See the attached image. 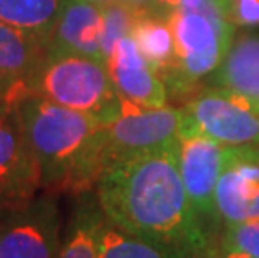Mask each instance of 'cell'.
Returning a JSON list of instances; mask_svg holds the SVG:
<instances>
[{"mask_svg":"<svg viewBox=\"0 0 259 258\" xmlns=\"http://www.w3.org/2000/svg\"><path fill=\"white\" fill-rule=\"evenodd\" d=\"M94 191L115 228L181 258L201 255L214 245L186 193L176 144L109 164Z\"/></svg>","mask_w":259,"mask_h":258,"instance_id":"1","label":"cell"},{"mask_svg":"<svg viewBox=\"0 0 259 258\" xmlns=\"http://www.w3.org/2000/svg\"><path fill=\"white\" fill-rule=\"evenodd\" d=\"M14 106L37 161L40 188L75 196L96 188L106 168L102 121L30 92Z\"/></svg>","mask_w":259,"mask_h":258,"instance_id":"2","label":"cell"},{"mask_svg":"<svg viewBox=\"0 0 259 258\" xmlns=\"http://www.w3.org/2000/svg\"><path fill=\"white\" fill-rule=\"evenodd\" d=\"M174 34L176 64L164 78L167 94L186 102L201 89V81L223 62L234 35V24L226 15L178 10L167 14Z\"/></svg>","mask_w":259,"mask_h":258,"instance_id":"3","label":"cell"},{"mask_svg":"<svg viewBox=\"0 0 259 258\" xmlns=\"http://www.w3.org/2000/svg\"><path fill=\"white\" fill-rule=\"evenodd\" d=\"M27 92L59 106L109 123L120 107V94L107 64L82 56H46L27 84Z\"/></svg>","mask_w":259,"mask_h":258,"instance_id":"4","label":"cell"},{"mask_svg":"<svg viewBox=\"0 0 259 258\" xmlns=\"http://www.w3.org/2000/svg\"><path fill=\"white\" fill-rule=\"evenodd\" d=\"M184 123L183 107H144L120 96L119 113L104 124L106 168L120 159L174 146Z\"/></svg>","mask_w":259,"mask_h":258,"instance_id":"5","label":"cell"},{"mask_svg":"<svg viewBox=\"0 0 259 258\" xmlns=\"http://www.w3.org/2000/svg\"><path fill=\"white\" fill-rule=\"evenodd\" d=\"M183 109V129H194L226 148L259 150V111L244 97L221 87L202 86Z\"/></svg>","mask_w":259,"mask_h":258,"instance_id":"6","label":"cell"},{"mask_svg":"<svg viewBox=\"0 0 259 258\" xmlns=\"http://www.w3.org/2000/svg\"><path fill=\"white\" fill-rule=\"evenodd\" d=\"M226 150L228 148L221 142L194 129H183L176 142L186 193L212 243L218 241L223 228L216 205V190L224 168Z\"/></svg>","mask_w":259,"mask_h":258,"instance_id":"7","label":"cell"},{"mask_svg":"<svg viewBox=\"0 0 259 258\" xmlns=\"http://www.w3.org/2000/svg\"><path fill=\"white\" fill-rule=\"evenodd\" d=\"M2 213L0 258H57L60 216L52 196H35Z\"/></svg>","mask_w":259,"mask_h":258,"instance_id":"8","label":"cell"},{"mask_svg":"<svg viewBox=\"0 0 259 258\" xmlns=\"http://www.w3.org/2000/svg\"><path fill=\"white\" fill-rule=\"evenodd\" d=\"M40 188L37 161L14 104L0 106V211L35 198Z\"/></svg>","mask_w":259,"mask_h":258,"instance_id":"9","label":"cell"},{"mask_svg":"<svg viewBox=\"0 0 259 258\" xmlns=\"http://www.w3.org/2000/svg\"><path fill=\"white\" fill-rule=\"evenodd\" d=\"M218 213L224 225L259 218V150L228 148L216 190Z\"/></svg>","mask_w":259,"mask_h":258,"instance_id":"10","label":"cell"},{"mask_svg":"<svg viewBox=\"0 0 259 258\" xmlns=\"http://www.w3.org/2000/svg\"><path fill=\"white\" fill-rule=\"evenodd\" d=\"M104 5L94 0H62L47 39V56L102 57Z\"/></svg>","mask_w":259,"mask_h":258,"instance_id":"11","label":"cell"},{"mask_svg":"<svg viewBox=\"0 0 259 258\" xmlns=\"http://www.w3.org/2000/svg\"><path fill=\"white\" fill-rule=\"evenodd\" d=\"M115 89L127 101L144 107L167 106V87L147 62L132 35L120 41L106 60Z\"/></svg>","mask_w":259,"mask_h":258,"instance_id":"12","label":"cell"},{"mask_svg":"<svg viewBox=\"0 0 259 258\" xmlns=\"http://www.w3.org/2000/svg\"><path fill=\"white\" fill-rule=\"evenodd\" d=\"M47 56L40 35L0 20V89L4 101L15 102L27 92V84Z\"/></svg>","mask_w":259,"mask_h":258,"instance_id":"13","label":"cell"},{"mask_svg":"<svg viewBox=\"0 0 259 258\" xmlns=\"http://www.w3.org/2000/svg\"><path fill=\"white\" fill-rule=\"evenodd\" d=\"M209 86L221 87L252 102L259 97V35L244 34L231 42L223 62L209 78Z\"/></svg>","mask_w":259,"mask_h":258,"instance_id":"14","label":"cell"},{"mask_svg":"<svg viewBox=\"0 0 259 258\" xmlns=\"http://www.w3.org/2000/svg\"><path fill=\"white\" fill-rule=\"evenodd\" d=\"M104 225L106 216L97 201L96 191L77 195L57 258H99Z\"/></svg>","mask_w":259,"mask_h":258,"instance_id":"15","label":"cell"},{"mask_svg":"<svg viewBox=\"0 0 259 258\" xmlns=\"http://www.w3.org/2000/svg\"><path fill=\"white\" fill-rule=\"evenodd\" d=\"M131 35L141 54L157 70L161 79L166 78L176 64L174 34L167 15L159 12L139 15Z\"/></svg>","mask_w":259,"mask_h":258,"instance_id":"16","label":"cell"},{"mask_svg":"<svg viewBox=\"0 0 259 258\" xmlns=\"http://www.w3.org/2000/svg\"><path fill=\"white\" fill-rule=\"evenodd\" d=\"M62 0H0V20L49 39Z\"/></svg>","mask_w":259,"mask_h":258,"instance_id":"17","label":"cell"},{"mask_svg":"<svg viewBox=\"0 0 259 258\" xmlns=\"http://www.w3.org/2000/svg\"><path fill=\"white\" fill-rule=\"evenodd\" d=\"M99 258H181L176 251L115 228L106 219Z\"/></svg>","mask_w":259,"mask_h":258,"instance_id":"18","label":"cell"},{"mask_svg":"<svg viewBox=\"0 0 259 258\" xmlns=\"http://www.w3.org/2000/svg\"><path fill=\"white\" fill-rule=\"evenodd\" d=\"M139 15L136 14V10L129 7L124 0L119 2L104 5V17H102V57L107 60L109 56L112 54L115 46L129 37L134 29V24Z\"/></svg>","mask_w":259,"mask_h":258,"instance_id":"19","label":"cell"},{"mask_svg":"<svg viewBox=\"0 0 259 258\" xmlns=\"http://www.w3.org/2000/svg\"><path fill=\"white\" fill-rule=\"evenodd\" d=\"M216 245L226 251H236L251 258H259V218L224 225Z\"/></svg>","mask_w":259,"mask_h":258,"instance_id":"20","label":"cell"},{"mask_svg":"<svg viewBox=\"0 0 259 258\" xmlns=\"http://www.w3.org/2000/svg\"><path fill=\"white\" fill-rule=\"evenodd\" d=\"M162 14H172L178 10H191L202 14H219L231 19L233 0H157Z\"/></svg>","mask_w":259,"mask_h":258,"instance_id":"21","label":"cell"},{"mask_svg":"<svg viewBox=\"0 0 259 258\" xmlns=\"http://www.w3.org/2000/svg\"><path fill=\"white\" fill-rule=\"evenodd\" d=\"M231 20L241 27L259 25V0H233Z\"/></svg>","mask_w":259,"mask_h":258,"instance_id":"22","label":"cell"},{"mask_svg":"<svg viewBox=\"0 0 259 258\" xmlns=\"http://www.w3.org/2000/svg\"><path fill=\"white\" fill-rule=\"evenodd\" d=\"M125 4L129 5L136 10L137 15H144V14H162L161 10H159V4L157 0H124ZM166 15V14H164Z\"/></svg>","mask_w":259,"mask_h":258,"instance_id":"23","label":"cell"},{"mask_svg":"<svg viewBox=\"0 0 259 258\" xmlns=\"http://www.w3.org/2000/svg\"><path fill=\"white\" fill-rule=\"evenodd\" d=\"M201 258H251V256H247L244 253H236V251L221 250L216 243H214L204 251V253L201 255Z\"/></svg>","mask_w":259,"mask_h":258,"instance_id":"24","label":"cell"},{"mask_svg":"<svg viewBox=\"0 0 259 258\" xmlns=\"http://www.w3.org/2000/svg\"><path fill=\"white\" fill-rule=\"evenodd\" d=\"M94 2L101 4V5H109V4H114V2H119V0H94Z\"/></svg>","mask_w":259,"mask_h":258,"instance_id":"25","label":"cell"},{"mask_svg":"<svg viewBox=\"0 0 259 258\" xmlns=\"http://www.w3.org/2000/svg\"><path fill=\"white\" fill-rule=\"evenodd\" d=\"M254 107L257 109V111H259V97H257V99L254 101Z\"/></svg>","mask_w":259,"mask_h":258,"instance_id":"26","label":"cell"},{"mask_svg":"<svg viewBox=\"0 0 259 258\" xmlns=\"http://www.w3.org/2000/svg\"><path fill=\"white\" fill-rule=\"evenodd\" d=\"M202 255V253H201ZM201 255H191V256H183V258H201Z\"/></svg>","mask_w":259,"mask_h":258,"instance_id":"27","label":"cell"},{"mask_svg":"<svg viewBox=\"0 0 259 258\" xmlns=\"http://www.w3.org/2000/svg\"><path fill=\"white\" fill-rule=\"evenodd\" d=\"M2 99H4V92H2V89H0V106H2Z\"/></svg>","mask_w":259,"mask_h":258,"instance_id":"28","label":"cell"},{"mask_svg":"<svg viewBox=\"0 0 259 258\" xmlns=\"http://www.w3.org/2000/svg\"><path fill=\"white\" fill-rule=\"evenodd\" d=\"M0 225H2V213H0Z\"/></svg>","mask_w":259,"mask_h":258,"instance_id":"29","label":"cell"}]
</instances>
